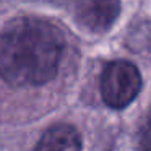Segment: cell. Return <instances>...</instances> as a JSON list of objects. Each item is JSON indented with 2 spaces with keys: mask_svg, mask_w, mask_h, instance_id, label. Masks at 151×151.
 I'll return each mask as SVG.
<instances>
[{
  "mask_svg": "<svg viewBox=\"0 0 151 151\" xmlns=\"http://www.w3.org/2000/svg\"><path fill=\"white\" fill-rule=\"evenodd\" d=\"M65 49L59 28L41 18H17L0 29V76L12 86H39L55 76Z\"/></svg>",
  "mask_w": 151,
  "mask_h": 151,
  "instance_id": "6da1fadb",
  "label": "cell"
},
{
  "mask_svg": "<svg viewBox=\"0 0 151 151\" xmlns=\"http://www.w3.org/2000/svg\"><path fill=\"white\" fill-rule=\"evenodd\" d=\"M141 73L128 60L107 63L101 75L102 101L112 109H124L137 99L141 91Z\"/></svg>",
  "mask_w": 151,
  "mask_h": 151,
  "instance_id": "7a4b0ae2",
  "label": "cell"
},
{
  "mask_svg": "<svg viewBox=\"0 0 151 151\" xmlns=\"http://www.w3.org/2000/svg\"><path fill=\"white\" fill-rule=\"evenodd\" d=\"M120 0H76L78 23L93 33H106L120 15Z\"/></svg>",
  "mask_w": 151,
  "mask_h": 151,
  "instance_id": "3957f363",
  "label": "cell"
},
{
  "mask_svg": "<svg viewBox=\"0 0 151 151\" xmlns=\"http://www.w3.org/2000/svg\"><path fill=\"white\" fill-rule=\"evenodd\" d=\"M34 151H81V137L68 124L54 125L42 133Z\"/></svg>",
  "mask_w": 151,
  "mask_h": 151,
  "instance_id": "277c9868",
  "label": "cell"
},
{
  "mask_svg": "<svg viewBox=\"0 0 151 151\" xmlns=\"http://www.w3.org/2000/svg\"><path fill=\"white\" fill-rule=\"evenodd\" d=\"M138 146L140 151H151V112L143 120L138 132Z\"/></svg>",
  "mask_w": 151,
  "mask_h": 151,
  "instance_id": "5b68a950",
  "label": "cell"
}]
</instances>
